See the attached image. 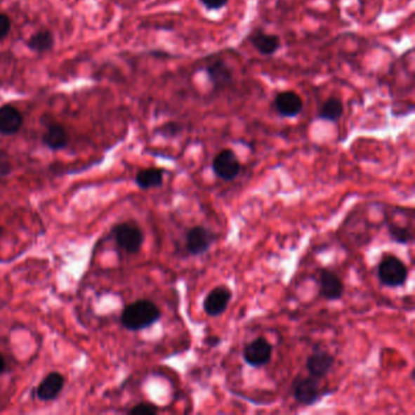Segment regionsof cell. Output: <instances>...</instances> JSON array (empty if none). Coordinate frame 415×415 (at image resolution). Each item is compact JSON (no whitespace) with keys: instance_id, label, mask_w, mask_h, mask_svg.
<instances>
[{"instance_id":"obj_1","label":"cell","mask_w":415,"mask_h":415,"mask_svg":"<svg viewBox=\"0 0 415 415\" xmlns=\"http://www.w3.org/2000/svg\"><path fill=\"white\" fill-rule=\"evenodd\" d=\"M160 318V308L154 302L139 300L124 308L121 315V323L131 331H139L155 324Z\"/></svg>"},{"instance_id":"obj_2","label":"cell","mask_w":415,"mask_h":415,"mask_svg":"<svg viewBox=\"0 0 415 415\" xmlns=\"http://www.w3.org/2000/svg\"><path fill=\"white\" fill-rule=\"evenodd\" d=\"M408 267L398 257L383 256L378 267V278L386 288H401L408 279Z\"/></svg>"},{"instance_id":"obj_3","label":"cell","mask_w":415,"mask_h":415,"mask_svg":"<svg viewBox=\"0 0 415 415\" xmlns=\"http://www.w3.org/2000/svg\"><path fill=\"white\" fill-rule=\"evenodd\" d=\"M114 239L117 246L127 253H138L144 242V234L134 224L121 223L114 227Z\"/></svg>"},{"instance_id":"obj_4","label":"cell","mask_w":415,"mask_h":415,"mask_svg":"<svg viewBox=\"0 0 415 415\" xmlns=\"http://www.w3.org/2000/svg\"><path fill=\"white\" fill-rule=\"evenodd\" d=\"M294 398L301 406H313L322 397L320 379L315 376H297L292 383Z\"/></svg>"},{"instance_id":"obj_5","label":"cell","mask_w":415,"mask_h":415,"mask_svg":"<svg viewBox=\"0 0 415 415\" xmlns=\"http://www.w3.org/2000/svg\"><path fill=\"white\" fill-rule=\"evenodd\" d=\"M212 171L222 180L232 182L240 174L242 164L233 150L224 149L212 161Z\"/></svg>"},{"instance_id":"obj_6","label":"cell","mask_w":415,"mask_h":415,"mask_svg":"<svg viewBox=\"0 0 415 415\" xmlns=\"http://www.w3.org/2000/svg\"><path fill=\"white\" fill-rule=\"evenodd\" d=\"M273 355V345L267 338H257L244 348V361L252 368H262L270 363Z\"/></svg>"},{"instance_id":"obj_7","label":"cell","mask_w":415,"mask_h":415,"mask_svg":"<svg viewBox=\"0 0 415 415\" xmlns=\"http://www.w3.org/2000/svg\"><path fill=\"white\" fill-rule=\"evenodd\" d=\"M233 297V292L227 285H219L212 289L204 300V310L211 318L223 315L228 308L229 302Z\"/></svg>"},{"instance_id":"obj_8","label":"cell","mask_w":415,"mask_h":415,"mask_svg":"<svg viewBox=\"0 0 415 415\" xmlns=\"http://www.w3.org/2000/svg\"><path fill=\"white\" fill-rule=\"evenodd\" d=\"M185 240L187 251L192 256H201L210 250L216 240V235L210 229L202 225H197L187 230Z\"/></svg>"},{"instance_id":"obj_9","label":"cell","mask_w":415,"mask_h":415,"mask_svg":"<svg viewBox=\"0 0 415 415\" xmlns=\"http://www.w3.org/2000/svg\"><path fill=\"white\" fill-rule=\"evenodd\" d=\"M343 292L345 286L338 274L329 268H322L320 273V296L328 301H338L343 296Z\"/></svg>"},{"instance_id":"obj_10","label":"cell","mask_w":415,"mask_h":415,"mask_svg":"<svg viewBox=\"0 0 415 415\" xmlns=\"http://www.w3.org/2000/svg\"><path fill=\"white\" fill-rule=\"evenodd\" d=\"M274 109L285 119H294L301 114L303 101L295 91H282L274 98Z\"/></svg>"},{"instance_id":"obj_11","label":"cell","mask_w":415,"mask_h":415,"mask_svg":"<svg viewBox=\"0 0 415 415\" xmlns=\"http://www.w3.org/2000/svg\"><path fill=\"white\" fill-rule=\"evenodd\" d=\"M206 74L216 91L229 87L234 79L233 69L223 59H217L206 66Z\"/></svg>"},{"instance_id":"obj_12","label":"cell","mask_w":415,"mask_h":415,"mask_svg":"<svg viewBox=\"0 0 415 415\" xmlns=\"http://www.w3.org/2000/svg\"><path fill=\"white\" fill-rule=\"evenodd\" d=\"M335 364V357L324 350H315L307 357L306 368L308 373L317 379H323Z\"/></svg>"},{"instance_id":"obj_13","label":"cell","mask_w":415,"mask_h":415,"mask_svg":"<svg viewBox=\"0 0 415 415\" xmlns=\"http://www.w3.org/2000/svg\"><path fill=\"white\" fill-rule=\"evenodd\" d=\"M65 385V378L60 373H51L46 375L44 379L41 380V383L37 388V397L41 401H53L59 396L60 393L62 391Z\"/></svg>"},{"instance_id":"obj_14","label":"cell","mask_w":415,"mask_h":415,"mask_svg":"<svg viewBox=\"0 0 415 415\" xmlns=\"http://www.w3.org/2000/svg\"><path fill=\"white\" fill-rule=\"evenodd\" d=\"M23 117L15 106H0V134L13 136L21 129Z\"/></svg>"},{"instance_id":"obj_15","label":"cell","mask_w":415,"mask_h":415,"mask_svg":"<svg viewBox=\"0 0 415 415\" xmlns=\"http://www.w3.org/2000/svg\"><path fill=\"white\" fill-rule=\"evenodd\" d=\"M249 41L260 54L267 55V56L275 54L282 46L278 36L265 33L263 29H256L249 38Z\"/></svg>"},{"instance_id":"obj_16","label":"cell","mask_w":415,"mask_h":415,"mask_svg":"<svg viewBox=\"0 0 415 415\" xmlns=\"http://www.w3.org/2000/svg\"><path fill=\"white\" fill-rule=\"evenodd\" d=\"M41 140L51 150H62L69 144V136L61 124H54L48 126Z\"/></svg>"},{"instance_id":"obj_17","label":"cell","mask_w":415,"mask_h":415,"mask_svg":"<svg viewBox=\"0 0 415 415\" xmlns=\"http://www.w3.org/2000/svg\"><path fill=\"white\" fill-rule=\"evenodd\" d=\"M164 171L161 169H140L136 176V183L143 190L160 187L164 184Z\"/></svg>"},{"instance_id":"obj_18","label":"cell","mask_w":415,"mask_h":415,"mask_svg":"<svg viewBox=\"0 0 415 415\" xmlns=\"http://www.w3.org/2000/svg\"><path fill=\"white\" fill-rule=\"evenodd\" d=\"M343 103L341 99L331 96L324 101V104L320 107L318 112V119L327 122H338L343 117Z\"/></svg>"},{"instance_id":"obj_19","label":"cell","mask_w":415,"mask_h":415,"mask_svg":"<svg viewBox=\"0 0 415 415\" xmlns=\"http://www.w3.org/2000/svg\"><path fill=\"white\" fill-rule=\"evenodd\" d=\"M55 39L53 33L48 29H41L29 37L27 41V46L32 51L36 53H46L53 49Z\"/></svg>"},{"instance_id":"obj_20","label":"cell","mask_w":415,"mask_h":415,"mask_svg":"<svg viewBox=\"0 0 415 415\" xmlns=\"http://www.w3.org/2000/svg\"><path fill=\"white\" fill-rule=\"evenodd\" d=\"M388 235L391 237V240L402 245H408L413 242V233L411 229L406 228V227H401L397 224H388Z\"/></svg>"},{"instance_id":"obj_21","label":"cell","mask_w":415,"mask_h":415,"mask_svg":"<svg viewBox=\"0 0 415 415\" xmlns=\"http://www.w3.org/2000/svg\"><path fill=\"white\" fill-rule=\"evenodd\" d=\"M182 124L177 122H167L156 129V133L164 138H174L182 132Z\"/></svg>"},{"instance_id":"obj_22","label":"cell","mask_w":415,"mask_h":415,"mask_svg":"<svg viewBox=\"0 0 415 415\" xmlns=\"http://www.w3.org/2000/svg\"><path fill=\"white\" fill-rule=\"evenodd\" d=\"M128 413L132 415H155L159 413V408L155 404L143 402V403H139L137 406L133 407L132 409Z\"/></svg>"},{"instance_id":"obj_23","label":"cell","mask_w":415,"mask_h":415,"mask_svg":"<svg viewBox=\"0 0 415 415\" xmlns=\"http://www.w3.org/2000/svg\"><path fill=\"white\" fill-rule=\"evenodd\" d=\"M11 172V164L8 154L0 150V177H5Z\"/></svg>"},{"instance_id":"obj_24","label":"cell","mask_w":415,"mask_h":415,"mask_svg":"<svg viewBox=\"0 0 415 415\" xmlns=\"http://www.w3.org/2000/svg\"><path fill=\"white\" fill-rule=\"evenodd\" d=\"M228 1L229 0H200L201 4L210 11L223 9L224 6L228 4Z\"/></svg>"},{"instance_id":"obj_25","label":"cell","mask_w":415,"mask_h":415,"mask_svg":"<svg viewBox=\"0 0 415 415\" xmlns=\"http://www.w3.org/2000/svg\"><path fill=\"white\" fill-rule=\"evenodd\" d=\"M11 28L10 18L4 14H0V41H3L8 36Z\"/></svg>"},{"instance_id":"obj_26","label":"cell","mask_w":415,"mask_h":415,"mask_svg":"<svg viewBox=\"0 0 415 415\" xmlns=\"http://www.w3.org/2000/svg\"><path fill=\"white\" fill-rule=\"evenodd\" d=\"M205 343L210 347H216L220 343V338H217V336H209V338H206Z\"/></svg>"},{"instance_id":"obj_27","label":"cell","mask_w":415,"mask_h":415,"mask_svg":"<svg viewBox=\"0 0 415 415\" xmlns=\"http://www.w3.org/2000/svg\"><path fill=\"white\" fill-rule=\"evenodd\" d=\"M5 367H6V363H5L4 357L1 356V353H0V375L4 373Z\"/></svg>"},{"instance_id":"obj_28","label":"cell","mask_w":415,"mask_h":415,"mask_svg":"<svg viewBox=\"0 0 415 415\" xmlns=\"http://www.w3.org/2000/svg\"><path fill=\"white\" fill-rule=\"evenodd\" d=\"M3 233V229L0 228V234Z\"/></svg>"}]
</instances>
